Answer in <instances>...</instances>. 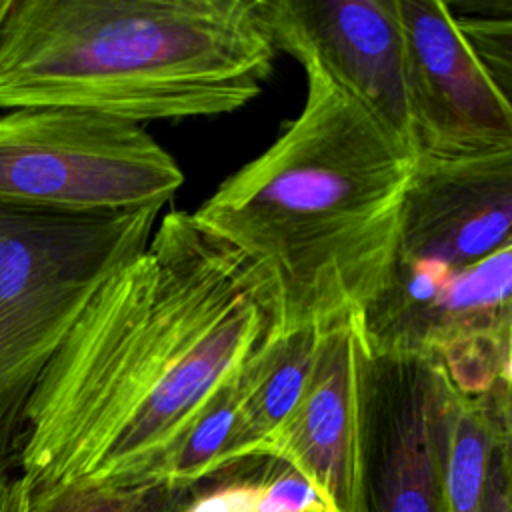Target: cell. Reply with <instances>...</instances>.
Wrapping results in <instances>:
<instances>
[{
  "mask_svg": "<svg viewBox=\"0 0 512 512\" xmlns=\"http://www.w3.org/2000/svg\"><path fill=\"white\" fill-rule=\"evenodd\" d=\"M274 326L270 280L192 212L164 214L88 296L30 400L18 448L28 492L152 488Z\"/></svg>",
  "mask_w": 512,
  "mask_h": 512,
  "instance_id": "1",
  "label": "cell"
},
{
  "mask_svg": "<svg viewBox=\"0 0 512 512\" xmlns=\"http://www.w3.org/2000/svg\"><path fill=\"white\" fill-rule=\"evenodd\" d=\"M302 68L298 116L192 212L272 282L274 332L330 330L382 296L416 162L354 96Z\"/></svg>",
  "mask_w": 512,
  "mask_h": 512,
  "instance_id": "2",
  "label": "cell"
},
{
  "mask_svg": "<svg viewBox=\"0 0 512 512\" xmlns=\"http://www.w3.org/2000/svg\"><path fill=\"white\" fill-rule=\"evenodd\" d=\"M278 46L266 0H12L0 112L78 108L144 124L234 112Z\"/></svg>",
  "mask_w": 512,
  "mask_h": 512,
  "instance_id": "3",
  "label": "cell"
},
{
  "mask_svg": "<svg viewBox=\"0 0 512 512\" xmlns=\"http://www.w3.org/2000/svg\"><path fill=\"white\" fill-rule=\"evenodd\" d=\"M182 182L174 156L140 124L62 106L0 114V204L114 216L162 210Z\"/></svg>",
  "mask_w": 512,
  "mask_h": 512,
  "instance_id": "4",
  "label": "cell"
},
{
  "mask_svg": "<svg viewBox=\"0 0 512 512\" xmlns=\"http://www.w3.org/2000/svg\"><path fill=\"white\" fill-rule=\"evenodd\" d=\"M366 352L410 356L482 396L512 354V242L454 270H394L358 320Z\"/></svg>",
  "mask_w": 512,
  "mask_h": 512,
  "instance_id": "5",
  "label": "cell"
},
{
  "mask_svg": "<svg viewBox=\"0 0 512 512\" xmlns=\"http://www.w3.org/2000/svg\"><path fill=\"white\" fill-rule=\"evenodd\" d=\"M452 384L410 356L366 352L362 368L366 512H452Z\"/></svg>",
  "mask_w": 512,
  "mask_h": 512,
  "instance_id": "6",
  "label": "cell"
},
{
  "mask_svg": "<svg viewBox=\"0 0 512 512\" xmlns=\"http://www.w3.org/2000/svg\"><path fill=\"white\" fill-rule=\"evenodd\" d=\"M414 158L512 152V104L462 36L444 0H398Z\"/></svg>",
  "mask_w": 512,
  "mask_h": 512,
  "instance_id": "7",
  "label": "cell"
},
{
  "mask_svg": "<svg viewBox=\"0 0 512 512\" xmlns=\"http://www.w3.org/2000/svg\"><path fill=\"white\" fill-rule=\"evenodd\" d=\"M278 50L354 96L412 154L398 0H266Z\"/></svg>",
  "mask_w": 512,
  "mask_h": 512,
  "instance_id": "8",
  "label": "cell"
},
{
  "mask_svg": "<svg viewBox=\"0 0 512 512\" xmlns=\"http://www.w3.org/2000/svg\"><path fill=\"white\" fill-rule=\"evenodd\" d=\"M364 358L358 320L326 330L304 396L258 454L302 474L330 512H366Z\"/></svg>",
  "mask_w": 512,
  "mask_h": 512,
  "instance_id": "9",
  "label": "cell"
},
{
  "mask_svg": "<svg viewBox=\"0 0 512 512\" xmlns=\"http://www.w3.org/2000/svg\"><path fill=\"white\" fill-rule=\"evenodd\" d=\"M512 242V152L416 158L394 270H454ZM392 270V272H394Z\"/></svg>",
  "mask_w": 512,
  "mask_h": 512,
  "instance_id": "10",
  "label": "cell"
},
{
  "mask_svg": "<svg viewBox=\"0 0 512 512\" xmlns=\"http://www.w3.org/2000/svg\"><path fill=\"white\" fill-rule=\"evenodd\" d=\"M160 210L62 216L0 204V304L20 306L94 290L150 240Z\"/></svg>",
  "mask_w": 512,
  "mask_h": 512,
  "instance_id": "11",
  "label": "cell"
},
{
  "mask_svg": "<svg viewBox=\"0 0 512 512\" xmlns=\"http://www.w3.org/2000/svg\"><path fill=\"white\" fill-rule=\"evenodd\" d=\"M326 330L272 332L238 372L240 412L228 468L256 460L304 396Z\"/></svg>",
  "mask_w": 512,
  "mask_h": 512,
  "instance_id": "12",
  "label": "cell"
},
{
  "mask_svg": "<svg viewBox=\"0 0 512 512\" xmlns=\"http://www.w3.org/2000/svg\"><path fill=\"white\" fill-rule=\"evenodd\" d=\"M0 304V460L20 448L30 400L88 296Z\"/></svg>",
  "mask_w": 512,
  "mask_h": 512,
  "instance_id": "13",
  "label": "cell"
},
{
  "mask_svg": "<svg viewBox=\"0 0 512 512\" xmlns=\"http://www.w3.org/2000/svg\"><path fill=\"white\" fill-rule=\"evenodd\" d=\"M238 412L240 388L236 374L192 420L182 438L156 468L150 486L194 490L202 482L226 472Z\"/></svg>",
  "mask_w": 512,
  "mask_h": 512,
  "instance_id": "14",
  "label": "cell"
},
{
  "mask_svg": "<svg viewBox=\"0 0 512 512\" xmlns=\"http://www.w3.org/2000/svg\"><path fill=\"white\" fill-rule=\"evenodd\" d=\"M496 426L484 396H464L452 386L448 418V490L452 512H478Z\"/></svg>",
  "mask_w": 512,
  "mask_h": 512,
  "instance_id": "15",
  "label": "cell"
},
{
  "mask_svg": "<svg viewBox=\"0 0 512 512\" xmlns=\"http://www.w3.org/2000/svg\"><path fill=\"white\" fill-rule=\"evenodd\" d=\"M448 4L462 36L512 104V2Z\"/></svg>",
  "mask_w": 512,
  "mask_h": 512,
  "instance_id": "16",
  "label": "cell"
},
{
  "mask_svg": "<svg viewBox=\"0 0 512 512\" xmlns=\"http://www.w3.org/2000/svg\"><path fill=\"white\" fill-rule=\"evenodd\" d=\"M164 486L108 488L68 486L48 494H30L28 512H154Z\"/></svg>",
  "mask_w": 512,
  "mask_h": 512,
  "instance_id": "17",
  "label": "cell"
},
{
  "mask_svg": "<svg viewBox=\"0 0 512 512\" xmlns=\"http://www.w3.org/2000/svg\"><path fill=\"white\" fill-rule=\"evenodd\" d=\"M264 494L258 512H330L310 482L288 464L266 458Z\"/></svg>",
  "mask_w": 512,
  "mask_h": 512,
  "instance_id": "18",
  "label": "cell"
},
{
  "mask_svg": "<svg viewBox=\"0 0 512 512\" xmlns=\"http://www.w3.org/2000/svg\"><path fill=\"white\" fill-rule=\"evenodd\" d=\"M262 494L264 476L234 478L214 488H196L182 512H258Z\"/></svg>",
  "mask_w": 512,
  "mask_h": 512,
  "instance_id": "19",
  "label": "cell"
},
{
  "mask_svg": "<svg viewBox=\"0 0 512 512\" xmlns=\"http://www.w3.org/2000/svg\"><path fill=\"white\" fill-rule=\"evenodd\" d=\"M498 436V432H496ZM478 512H512V466L496 438Z\"/></svg>",
  "mask_w": 512,
  "mask_h": 512,
  "instance_id": "20",
  "label": "cell"
},
{
  "mask_svg": "<svg viewBox=\"0 0 512 512\" xmlns=\"http://www.w3.org/2000/svg\"><path fill=\"white\" fill-rule=\"evenodd\" d=\"M30 492L20 476L0 472V512H28Z\"/></svg>",
  "mask_w": 512,
  "mask_h": 512,
  "instance_id": "21",
  "label": "cell"
},
{
  "mask_svg": "<svg viewBox=\"0 0 512 512\" xmlns=\"http://www.w3.org/2000/svg\"><path fill=\"white\" fill-rule=\"evenodd\" d=\"M196 490V488H194ZM194 490H182V488H166L156 510L154 512H182L188 500L192 498Z\"/></svg>",
  "mask_w": 512,
  "mask_h": 512,
  "instance_id": "22",
  "label": "cell"
},
{
  "mask_svg": "<svg viewBox=\"0 0 512 512\" xmlns=\"http://www.w3.org/2000/svg\"><path fill=\"white\" fill-rule=\"evenodd\" d=\"M10 6H12V0H0V30L4 26V20H6L8 12H10Z\"/></svg>",
  "mask_w": 512,
  "mask_h": 512,
  "instance_id": "23",
  "label": "cell"
},
{
  "mask_svg": "<svg viewBox=\"0 0 512 512\" xmlns=\"http://www.w3.org/2000/svg\"><path fill=\"white\" fill-rule=\"evenodd\" d=\"M0 472H2V468H0Z\"/></svg>",
  "mask_w": 512,
  "mask_h": 512,
  "instance_id": "24",
  "label": "cell"
}]
</instances>
